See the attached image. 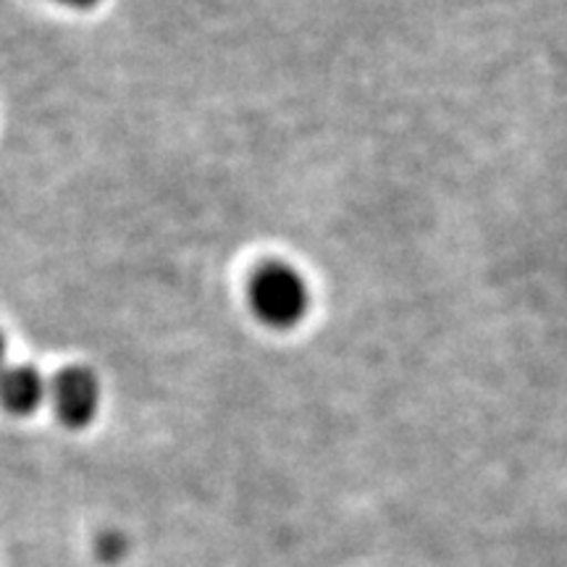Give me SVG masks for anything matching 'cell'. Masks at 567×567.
<instances>
[{
    "instance_id": "obj_1",
    "label": "cell",
    "mask_w": 567,
    "mask_h": 567,
    "mask_svg": "<svg viewBox=\"0 0 567 567\" xmlns=\"http://www.w3.org/2000/svg\"><path fill=\"white\" fill-rule=\"evenodd\" d=\"M250 308L268 329L287 331L305 321L310 310V287L289 264H266L250 281Z\"/></svg>"
},
{
    "instance_id": "obj_2",
    "label": "cell",
    "mask_w": 567,
    "mask_h": 567,
    "mask_svg": "<svg viewBox=\"0 0 567 567\" xmlns=\"http://www.w3.org/2000/svg\"><path fill=\"white\" fill-rule=\"evenodd\" d=\"M48 400L53 402L55 415L69 429H84L95 421L101 410L103 389L97 375L84 365H71L55 373L48 389Z\"/></svg>"
},
{
    "instance_id": "obj_3",
    "label": "cell",
    "mask_w": 567,
    "mask_h": 567,
    "mask_svg": "<svg viewBox=\"0 0 567 567\" xmlns=\"http://www.w3.org/2000/svg\"><path fill=\"white\" fill-rule=\"evenodd\" d=\"M48 389L51 384L34 365H9L0 373V405L11 415H30L48 400Z\"/></svg>"
},
{
    "instance_id": "obj_4",
    "label": "cell",
    "mask_w": 567,
    "mask_h": 567,
    "mask_svg": "<svg viewBox=\"0 0 567 567\" xmlns=\"http://www.w3.org/2000/svg\"><path fill=\"white\" fill-rule=\"evenodd\" d=\"M53 3H61V6H69V9L84 11V9H95L101 0H53Z\"/></svg>"
},
{
    "instance_id": "obj_5",
    "label": "cell",
    "mask_w": 567,
    "mask_h": 567,
    "mask_svg": "<svg viewBox=\"0 0 567 567\" xmlns=\"http://www.w3.org/2000/svg\"><path fill=\"white\" fill-rule=\"evenodd\" d=\"M9 368V344H6V334L0 331V373Z\"/></svg>"
}]
</instances>
